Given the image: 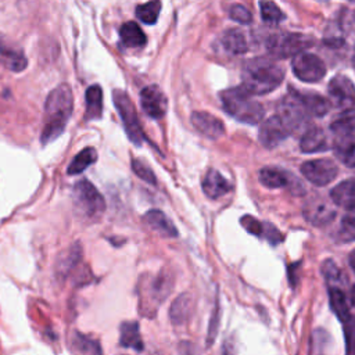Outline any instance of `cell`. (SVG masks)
<instances>
[{"label":"cell","mask_w":355,"mask_h":355,"mask_svg":"<svg viewBox=\"0 0 355 355\" xmlns=\"http://www.w3.org/2000/svg\"><path fill=\"white\" fill-rule=\"evenodd\" d=\"M73 108V94L68 83L55 86L44 103V119L40 135L42 144H49L62 135Z\"/></svg>","instance_id":"obj_1"},{"label":"cell","mask_w":355,"mask_h":355,"mask_svg":"<svg viewBox=\"0 0 355 355\" xmlns=\"http://www.w3.org/2000/svg\"><path fill=\"white\" fill-rule=\"evenodd\" d=\"M283 78L282 67L268 58H252L241 69L243 87L255 96L270 93L282 83Z\"/></svg>","instance_id":"obj_2"},{"label":"cell","mask_w":355,"mask_h":355,"mask_svg":"<svg viewBox=\"0 0 355 355\" xmlns=\"http://www.w3.org/2000/svg\"><path fill=\"white\" fill-rule=\"evenodd\" d=\"M220 101L225 111L239 122L255 125L263 118V107L251 97L243 86L230 87L220 93Z\"/></svg>","instance_id":"obj_3"},{"label":"cell","mask_w":355,"mask_h":355,"mask_svg":"<svg viewBox=\"0 0 355 355\" xmlns=\"http://www.w3.org/2000/svg\"><path fill=\"white\" fill-rule=\"evenodd\" d=\"M72 201L76 212L85 219H98L105 211V201L100 191L86 179L73 184Z\"/></svg>","instance_id":"obj_4"},{"label":"cell","mask_w":355,"mask_h":355,"mask_svg":"<svg viewBox=\"0 0 355 355\" xmlns=\"http://www.w3.org/2000/svg\"><path fill=\"white\" fill-rule=\"evenodd\" d=\"M112 98H114V104L118 110V114L122 119L125 132L129 137V140L132 143H135L136 146H140L143 143L144 135L140 126V121L136 112V108L130 100V97L119 89H115L112 93Z\"/></svg>","instance_id":"obj_5"},{"label":"cell","mask_w":355,"mask_h":355,"mask_svg":"<svg viewBox=\"0 0 355 355\" xmlns=\"http://www.w3.org/2000/svg\"><path fill=\"white\" fill-rule=\"evenodd\" d=\"M313 40L301 33H276L266 42L268 51L277 58H287L311 47Z\"/></svg>","instance_id":"obj_6"},{"label":"cell","mask_w":355,"mask_h":355,"mask_svg":"<svg viewBox=\"0 0 355 355\" xmlns=\"http://www.w3.org/2000/svg\"><path fill=\"white\" fill-rule=\"evenodd\" d=\"M291 67H293L294 75L300 80L308 82V83L319 82L326 75L324 62L318 55L311 53L301 51L295 54V57L293 58Z\"/></svg>","instance_id":"obj_7"},{"label":"cell","mask_w":355,"mask_h":355,"mask_svg":"<svg viewBox=\"0 0 355 355\" xmlns=\"http://www.w3.org/2000/svg\"><path fill=\"white\" fill-rule=\"evenodd\" d=\"M329 100L340 111L355 108V85L345 75H336L329 82Z\"/></svg>","instance_id":"obj_8"},{"label":"cell","mask_w":355,"mask_h":355,"mask_svg":"<svg viewBox=\"0 0 355 355\" xmlns=\"http://www.w3.org/2000/svg\"><path fill=\"white\" fill-rule=\"evenodd\" d=\"M301 173L312 184L326 186L334 180L338 173V168L329 158H316L305 161L301 165Z\"/></svg>","instance_id":"obj_9"},{"label":"cell","mask_w":355,"mask_h":355,"mask_svg":"<svg viewBox=\"0 0 355 355\" xmlns=\"http://www.w3.org/2000/svg\"><path fill=\"white\" fill-rule=\"evenodd\" d=\"M277 115L280 119L286 123V126L290 129V132L295 130L304 121L308 119V112L294 94V92L288 90V94L283 97L277 105Z\"/></svg>","instance_id":"obj_10"},{"label":"cell","mask_w":355,"mask_h":355,"mask_svg":"<svg viewBox=\"0 0 355 355\" xmlns=\"http://www.w3.org/2000/svg\"><path fill=\"white\" fill-rule=\"evenodd\" d=\"M259 182L269 187V189H277V187H288L293 194L300 196L304 193V186L301 182L293 176L290 172L273 168V166H266L259 171Z\"/></svg>","instance_id":"obj_11"},{"label":"cell","mask_w":355,"mask_h":355,"mask_svg":"<svg viewBox=\"0 0 355 355\" xmlns=\"http://www.w3.org/2000/svg\"><path fill=\"white\" fill-rule=\"evenodd\" d=\"M0 65L11 72H22L28 67V58L24 50L0 32Z\"/></svg>","instance_id":"obj_12"},{"label":"cell","mask_w":355,"mask_h":355,"mask_svg":"<svg viewBox=\"0 0 355 355\" xmlns=\"http://www.w3.org/2000/svg\"><path fill=\"white\" fill-rule=\"evenodd\" d=\"M140 104L143 111L153 119L162 118L168 108L166 96L157 85L146 86L140 92Z\"/></svg>","instance_id":"obj_13"},{"label":"cell","mask_w":355,"mask_h":355,"mask_svg":"<svg viewBox=\"0 0 355 355\" xmlns=\"http://www.w3.org/2000/svg\"><path fill=\"white\" fill-rule=\"evenodd\" d=\"M304 218L313 226H324L330 223L334 216L336 211L323 197H311L302 208Z\"/></svg>","instance_id":"obj_14"},{"label":"cell","mask_w":355,"mask_h":355,"mask_svg":"<svg viewBox=\"0 0 355 355\" xmlns=\"http://www.w3.org/2000/svg\"><path fill=\"white\" fill-rule=\"evenodd\" d=\"M290 133H291L290 129L276 114V115L268 118L262 123V126L259 129V141L266 148H272V147H276L280 141H283Z\"/></svg>","instance_id":"obj_15"},{"label":"cell","mask_w":355,"mask_h":355,"mask_svg":"<svg viewBox=\"0 0 355 355\" xmlns=\"http://www.w3.org/2000/svg\"><path fill=\"white\" fill-rule=\"evenodd\" d=\"M193 126L209 139H218L225 133L223 122L207 111H194L191 114Z\"/></svg>","instance_id":"obj_16"},{"label":"cell","mask_w":355,"mask_h":355,"mask_svg":"<svg viewBox=\"0 0 355 355\" xmlns=\"http://www.w3.org/2000/svg\"><path fill=\"white\" fill-rule=\"evenodd\" d=\"M291 90L294 92V94L297 96V98L300 100V103L302 104V107L305 108L309 116H323L329 112L331 103L329 98L323 97L322 94L312 93V92H300L293 87Z\"/></svg>","instance_id":"obj_17"},{"label":"cell","mask_w":355,"mask_h":355,"mask_svg":"<svg viewBox=\"0 0 355 355\" xmlns=\"http://www.w3.org/2000/svg\"><path fill=\"white\" fill-rule=\"evenodd\" d=\"M232 190V183L216 169H208L202 179V191L207 197L218 200Z\"/></svg>","instance_id":"obj_18"},{"label":"cell","mask_w":355,"mask_h":355,"mask_svg":"<svg viewBox=\"0 0 355 355\" xmlns=\"http://www.w3.org/2000/svg\"><path fill=\"white\" fill-rule=\"evenodd\" d=\"M330 198L336 205L345 211L355 212V179L340 182L334 189H331Z\"/></svg>","instance_id":"obj_19"},{"label":"cell","mask_w":355,"mask_h":355,"mask_svg":"<svg viewBox=\"0 0 355 355\" xmlns=\"http://www.w3.org/2000/svg\"><path fill=\"white\" fill-rule=\"evenodd\" d=\"M329 141L327 136L323 129L318 126H312L305 133L302 135L300 140V148L304 153H319V151H326L329 148Z\"/></svg>","instance_id":"obj_20"},{"label":"cell","mask_w":355,"mask_h":355,"mask_svg":"<svg viewBox=\"0 0 355 355\" xmlns=\"http://www.w3.org/2000/svg\"><path fill=\"white\" fill-rule=\"evenodd\" d=\"M144 220H146V223L153 230H155L161 236H165V237H176L178 236L176 226L159 209H150V211H147L146 215H144Z\"/></svg>","instance_id":"obj_21"},{"label":"cell","mask_w":355,"mask_h":355,"mask_svg":"<svg viewBox=\"0 0 355 355\" xmlns=\"http://www.w3.org/2000/svg\"><path fill=\"white\" fill-rule=\"evenodd\" d=\"M85 121H96L103 115V89L100 85H92L85 93Z\"/></svg>","instance_id":"obj_22"},{"label":"cell","mask_w":355,"mask_h":355,"mask_svg":"<svg viewBox=\"0 0 355 355\" xmlns=\"http://www.w3.org/2000/svg\"><path fill=\"white\" fill-rule=\"evenodd\" d=\"M336 157L347 166L355 168V135L338 136L333 146Z\"/></svg>","instance_id":"obj_23"},{"label":"cell","mask_w":355,"mask_h":355,"mask_svg":"<svg viewBox=\"0 0 355 355\" xmlns=\"http://www.w3.org/2000/svg\"><path fill=\"white\" fill-rule=\"evenodd\" d=\"M193 308H194V301L193 297L187 293L180 294L172 304L171 311H169V316L173 324H182L184 323L193 313Z\"/></svg>","instance_id":"obj_24"},{"label":"cell","mask_w":355,"mask_h":355,"mask_svg":"<svg viewBox=\"0 0 355 355\" xmlns=\"http://www.w3.org/2000/svg\"><path fill=\"white\" fill-rule=\"evenodd\" d=\"M119 37H121V42L123 43V46L133 47V49L143 47L147 42L144 32L133 21H128L119 28Z\"/></svg>","instance_id":"obj_25"},{"label":"cell","mask_w":355,"mask_h":355,"mask_svg":"<svg viewBox=\"0 0 355 355\" xmlns=\"http://www.w3.org/2000/svg\"><path fill=\"white\" fill-rule=\"evenodd\" d=\"M220 42L223 49L230 54H244L248 50L244 33L236 28L225 31Z\"/></svg>","instance_id":"obj_26"},{"label":"cell","mask_w":355,"mask_h":355,"mask_svg":"<svg viewBox=\"0 0 355 355\" xmlns=\"http://www.w3.org/2000/svg\"><path fill=\"white\" fill-rule=\"evenodd\" d=\"M119 344L125 348H133L136 351L143 349V341L140 337L137 322H123L121 324Z\"/></svg>","instance_id":"obj_27"},{"label":"cell","mask_w":355,"mask_h":355,"mask_svg":"<svg viewBox=\"0 0 355 355\" xmlns=\"http://www.w3.org/2000/svg\"><path fill=\"white\" fill-rule=\"evenodd\" d=\"M97 161V151L93 147H85L80 150L71 161L67 173L68 175H78L85 172L90 165H93Z\"/></svg>","instance_id":"obj_28"},{"label":"cell","mask_w":355,"mask_h":355,"mask_svg":"<svg viewBox=\"0 0 355 355\" xmlns=\"http://www.w3.org/2000/svg\"><path fill=\"white\" fill-rule=\"evenodd\" d=\"M329 298H330V306L333 309V312L336 313V316L341 320L345 322L347 319H349V306L345 298V294L343 293V290L340 287L336 286H330L329 288Z\"/></svg>","instance_id":"obj_29"},{"label":"cell","mask_w":355,"mask_h":355,"mask_svg":"<svg viewBox=\"0 0 355 355\" xmlns=\"http://www.w3.org/2000/svg\"><path fill=\"white\" fill-rule=\"evenodd\" d=\"M331 132L336 136L355 135V111L345 110L338 116H336L330 125Z\"/></svg>","instance_id":"obj_30"},{"label":"cell","mask_w":355,"mask_h":355,"mask_svg":"<svg viewBox=\"0 0 355 355\" xmlns=\"http://www.w3.org/2000/svg\"><path fill=\"white\" fill-rule=\"evenodd\" d=\"M159 11H161V1L159 0H150L144 4L137 6L136 17L147 25H153V24L157 22Z\"/></svg>","instance_id":"obj_31"},{"label":"cell","mask_w":355,"mask_h":355,"mask_svg":"<svg viewBox=\"0 0 355 355\" xmlns=\"http://www.w3.org/2000/svg\"><path fill=\"white\" fill-rule=\"evenodd\" d=\"M259 11H261V17L266 24H279L284 19V14L282 12V10L270 0H261L259 1Z\"/></svg>","instance_id":"obj_32"},{"label":"cell","mask_w":355,"mask_h":355,"mask_svg":"<svg viewBox=\"0 0 355 355\" xmlns=\"http://www.w3.org/2000/svg\"><path fill=\"white\" fill-rule=\"evenodd\" d=\"M79 259H80V247L73 245L67 251V257L60 258V262L57 263V270L61 272L62 275H67Z\"/></svg>","instance_id":"obj_33"},{"label":"cell","mask_w":355,"mask_h":355,"mask_svg":"<svg viewBox=\"0 0 355 355\" xmlns=\"http://www.w3.org/2000/svg\"><path fill=\"white\" fill-rule=\"evenodd\" d=\"M73 345L78 352H85V354H100L101 352V347L98 345L97 341H93L89 337L82 336L80 333L75 334Z\"/></svg>","instance_id":"obj_34"},{"label":"cell","mask_w":355,"mask_h":355,"mask_svg":"<svg viewBox=\"0 0 355 355\" xmlns=\"http://www.w3.org/2000/svg\"><path fill=\"white\" fill-rule=\"evenodd\" d=\"M132 171L144 182L150 183V184H155L157 183V179H155V173L153 172V169L144 164L143 161L135 158L132 159Z\"/></svg>","instance_id":"obj_35"},{"label":"cell","mask_w":355,"mask_h":355,"mask_svg":"<svg viewBox=\"0 0 355 355\" xmlns=\"http://www.w3.org/2000/svg\"><path fill=\"white\" fill-rule=\"evenodd\" d=\"M354 215H345L341 219L338 236L343 241H352L355 240V212Z\"/></svg>","instance_id":"obj_36"},{"label":"cell","mask_w":355,"mask_h":355,"mask_svg":"<svg viewBox=\"0 0 355 355\" xmlns=\"http://www.w3.org/2000/svg\"><path fill=\"white\" fill-rule=\"evenodd\" d=\"M322 273H323L326 282L330 283V284H337V283L341 282V270L338 269V266L331 259L323 261Z\"/></svg>","instance_id":"obj_37"},{"label":"cell","mask_w":355,"mask_h":355,"mask_svg":"<svg viewBox=\"0 0 355 355\" xmlns=\"http://www.w3.org/2000/svg\"><path fill=\"white\" fill-rule=\"evenodd\" d=\"M344 337L347 354L355 355V318L349 316V319L344 322Z\"/></svg>","instance_id":"obj_38"},{"label":"cell","mask_w":355,"mask_h":355,"mask_svg":"<svg viewBox=\"0 0 355 355\" xmlns=\"http://www.w3.org/2000/svg\"><path fill=\"white\" fill-rule=\"evenodd\" d=\"M229 17L239 22V24H243V25H247L251 22L252 17H251V12L241 4H233L229 7Z\"/></svg>","instance_id":"obj_39"},{"label":"cell","mask_w":355,"mask_h":355,"mask_svg":"<svg viewBox=\"0 0 355 355\" xmlns=\"http://www.w3.org/2000/svg\"><path fill=\"white\" fill-rule=\"evenodd\" d=\"M240 223L241 226L251 234L254 236H258V237H262V232H263V223L259 222L258 219H255L254 216L251 215H244L241 219H240Z\"/></svg>","instance_id":"obj_40"},{"label":"cell","mask_w":355,"mask_h":355,"mask_svg":"<svg viewBox=\"0 0 355 355\" xmlns=\"http://www.w3.org/2000/svg\"><path fill=\"white\" fill-rule=\"evenodd\" d=\"M262 237H265L272 244H277V243H280L283 240L282 233L272 223H268V222H263Z\"/></svg>","instance_id":"obj_41"},{"label":"cell","mask_w":355,"mask_h":355,"mask_svg":"<svg viewBox=\"0 0 355 355\" xmlns=\"http://www.w3.org/2000/svg\"><path fill=\"white\" fill-rule=\"evenodd\" d=\"M348 261H349V266H351V268H352V270L355 272V250H352V251L349 252Z\"/></svg>","instance_id":"obj_42"},{"label":"cell","mask_w":355,"mask_h":355,"mask_svg":"<svg viewBox=\"0 0 355 355\" xmlns=\"http://www.w3.org/2000/svg\"><path fill=\"white\" fill-rule=\"evenodd\" d=\"M349 298H351V304H352V306L355 308V284H354V286H352V288H351Z\"/></svg>","instance_id":"obj_43"},{"label":"cell","mask_w":355,"mask_h":355,"mask_svg":"<svg viewBox=\"0 0 355 355\" xmlns=\"http://www.w3.org/2000/svg\"><path fill=\"white\" fill-rule=\"evenodd\" d=\"M352 65L355 68V49H354V57H352Z\"/></svg>","instance_id":"obj_44"},{"label":"cell","mask_w":355,"mask_h":355,"mask_svg":"<svg viewBox=\"0 0 355 355\" xmlns=\"http://www.w3.org/2000/svg\"><path fill=\"white\" fill-rule=\"evenodd\" d=\"M318 1H327V0H318Z\"/></svg>","instance_id":"obj_45"},{"label":"cell","mask_w":355,"mask_h":355,"mask_svg":"<svg viewBox=\"0 0 355 355\" xmlns=\"http://www.w3.org/2000/svg\"><path fill=\"white\" fill-rule=\"evenodd\" d=\"M354 19H355V12H354Z\"/></svg>","instance_id":"obj_46"},{"label":"cell","mask_w":355,"mask_h":355,"mask_svg":"<svg viewBox=\"0 0 355 355\" xmlns=\"http://www.w3.org/2000/svg\"><path fill=\"white\" fill-rule=\"evenodd\" d=\"M351 1H355V0H351Z\"/></svg>","instance_id":"obj_47"}]
</instances>
